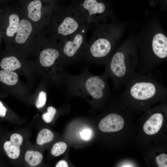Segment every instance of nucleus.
Masks as SVG:
<instances>
[{"label":"nucleus","mask_w":167,"mask_h":167,"mask_svg":"<svg viewBox=\"0 0 167 167\" xmlns=\"http://www.w3.org/2000/svg\"><path fill=\"white\" fill-rule=\"evenodd\" d=\"M108 79L105 72L101 75H93L85 67L79 75H72L66 72L63 83L66 92L70 95L88 96L99 100L111 94Z\"/></svg>","instance_id":"f257e3e1"},{"label":"nucleus","mask_w":167,"mask_h":167,"mask_svg":"<svg viewBox=\"0 0 167 167\" xmlns=\"http://www.w3.org/2000/svg\"><path fill=\"white\" fill-rule=\"evenodd\" d=\"M123 88L122 97L140 102L141 106L144 101L165 97L167 92V87L153 74L137 72Z\"/></svg>","instance_id":"f03ea898"},{"label":"nucleus","mask_w":167,"mask_h":167,"mask_svg":"<svg viewBox=\"0 0 167 167\" xmlns=\"http://www.w3.org/2000/svg\"><path fill=\"white\" fill-rule=\"evenodd\" d=\"M134 54L118 50L105 64V72L112 81L115 91L121 92L136 73L139 61Z\"/></svg>","instance_id":"7ed1b4c3"},{"label":"nucleus","mask_w":167,"mask_h":167,"mask_svg":"<svg viewBox=\"0 0 167 167\" xmlns=\"http://www.w3.org/2000/svg\"><path fill=\"white\" fill-rule=\"evenodd\" d=\"M86 25H89L78 8H61L54 12L45 32L58 41Z\"/></svg>","instance_id":"20e7f679"},{"label":"nucleus","mask_w":167,"mask_h":167,"mask_svg":"<svg viewBox=\"0 0 167 167\" xmlns=\"http://www.w3.org/2000/svg\"><path fill=\"white\" fill-rule=\"evenodd\" d=\"M44 45V47L39 55L40 64L49 79L63 83L66 72L64 69V65L58 41L49 37L47 38Z\"/></svg>","instance_id":"39448f33"},{"label":"nucleus","mask_w":167,"mask_h":167,"mask_svg":"<svg viewBox=\"0 0 167 167\" xmlns=\"http://www.w3.org/2000/svg\"><path fill=\"white\" fill-rule=\"evenodd\" d=\"M107 30L96 28L92 37L87 41L83 60L86 63L99 65L105 64L110 57L113 45L106 37Z\"/></svg>","instance_id":"423d86ee"},{"label":"nucleus","mask_w":167,"mask_h":167,"mask_svg":"<svg viewBox=\"0 0 167 167\" xmlns=\"http://www.w3.org/2000/svg\"><path fill=\"white\" fill-rule=\"evenodd\" d=\"M90 26L86 25L72 35L58 41V44L64 66L74 64L82 59Z\"/></svg>","instance_id":"0eeeda50"},{"label":"nucleus","mask_w":167,"mask_h":167,"mask_svg":"<svg viewBox=\"0 0 167 167\" xmlns=\"http://www.w3.org/2000/svg\"><path fill=\"white\" fill-rule=\"evenodd\" d=\"M20 20L19 16L17 13L0 9V34L6 43H9L13 39V37H15L19 28Z\"/></svg>","instance_id":"6e6552de"},{"label":"nucleus","mask_w":167,"mask_h":167,"mask_svg":"<svg viewBox=\"0 0 167 167\" xmlns=\"http://www.w3.org/2000/svg\"><path fill=\"white\" fill-rule=\"evenodd\" d=\"M42 3L40 0H34L27 6L28 17L33 23L39 22L41 29L48 28L54 12L53 9L42 10Z\"/></svg>","instance_id":"1a4fd4ad"},{"label":"nucleus","mask_w":167,"mask_h":167,"mask_svg":"<svg viewBox=\"0 0 167 167\" xmlns=\"http://www.w3.org/2000/svg\"><path fill=\"white\" fill-rule=\"evenodd\" d=\"M84 17L87 24L90 26L95 24L104 14L105 6L96 0H84L78 8Z\"/></svg>","instance_id":"9d476101"},{"label":"nucleus","mask_w":167,"mask_h":167,"mask_svg":"<svg viewBox=\"0 0 167 167\" xmlns=\"http://www.w3.org/2000/svg\"><path fill=\"white\" fill-rule=\"evenodd\" d=\"M124 125L123 118L115 113L108 114L100 122L99 129L104 132H115L121 130Z\"/></svg>","instance_id":"9b49d317"},{"label":"nucleus","mask_w":167,"mask_h":167,"mask_svg":"<svg viewBox=\"0 0 167 167\" xmlns=\"http://www.w3.org/2000/svg\"><path fill=\"white\" fill-rule=\"evenodd\" d=\"M152 49L159 65L167 57V38L164 34L159 33L153 37L152 42Z\"/></svg>","instance_id":"f8f14e48"},{"label":"nucleus","mask_w":167,"mask_h":167,"mask_svg":"<svg viewBox=\"0 0 167 167\" xmlns=\"http://www.w3.org/2000/svg\"><path fill=\"white\" fill-rule=\"evenodd\" d=\"M163 117L160 113L152 114L145 122L143 126L145 132L148 135L157 133L161 129L163 122Z\"/></svg>","instance_id":"ddd939ff"},{"label":"nucleus","mask_w":167,"mask_h":167,"mask_svg":"<svg viewBox=\"0 0 167 167\" xmlns=\"http://www.w3.org/2000/svg\"><path fill=\"white\" fill-rule=\"evenodd\" d=\"M0 66L3 70L14 71L19 69L21 64L16 57L10 56L4 57L2 58L0 62Z\"/></svg>","instance_id":"4468645a"},{"label":"nucleus","mask_w":167,"mask_h":167,"mask_svg":"<svg viewBox=\"0 0 167 167\" xmlns=\"http://www.w3.org/2000/svg\"><path fill=\"white\" fill-rule=\"evenodd\" d=\"M18 76L17 74L13 71L2 70L0 71V81L9 86H13L18 81Z\"/></svg>","instance_id":"2eb2a0df"},{"label":"nucleus","mask_w":167,"mask_h":167,"mask_svg":"<svg viewBox=\"0 0 167 167\" xmlns=\"http://www.w3.org/2000/svg\"><path fill=\"white\" fill-rule=\"evenodd\" d=\"M43 156L38 151L28 150L26 152L25 156V161L32 166H36L41 162Z\"/></svg>","instance_id":"dca6fc26"},{"label":"nucleus","mask_w":167,"mask_h":167,"mask_svg":"<svg viewBox=\"0 0 167 167\" xmlns=\"http://www.w3.org/2000/svg\"><path fill=\"white\" fill-rule=\"evenodd\" d=\"M3 148L6 154L10 158L15 159L19 157L20 153L19 146L10 141H6L4 143Z\"/></svg>","instance_id":"f3484780"},{"label":"nucleus","mask_w":167,"mask_h":167,"mask_svg":"<svg viewBox=\"0 0 167 167\" xmlns=\"http://www.w3.org/2000/svg\"><path fill=\"white\" fill-rule=\"evenodd\" d=\"M54 138L53 133L49 129L45 128L41 130L38 133L36 143L39 145L51 142Z\"/></svg>","instance_id":"a211bd4d"},{"label":"nucleus","mask_w":167,"mask_h":167,"mask_svg":"<svg viewBox=\"0 0 167 167\" xmlns=\"http://www.w3.org/2000/svg\"><path fill=\"white\" fill-rule=\"evenodd\" d=\"M67 148L66 144L62 142H59L54 144L51 150V153L53 156H58L63 154Z\"/></svg>","instance_id":"6ab92c4d"},{"label":"nucleus","mask_w":167,"mask_h":167,"mask_svg":"<svg viewBox=\"0 0 167 167\" xmlns=\"http://www.w3.org/2000/svg\"><path fill=\"white\" fill-rule=\"evenodd\" d=\"M56 112L55 108L53 106H49L47 108V112L42 115V119L46 123H50L53 120Z\"/></svg>","instance_id":"aec40b11"},{"label":"nucleus","mask_w":167,"mask_h":167,"mask_svg":"<svg viewBox=\"0 0 167 167\" xmlns=\"http://www.w3.org/2000/svg\"><path fill=\"white\" fill-rule=\"evenodd\" d=\"M47 99L46 92L44 91H41L38 95L37 100L36 101V105L37 108L41 109L45 105Z\"/></svg>","instance_id":"412c9836"},{"label":"nucleus","mask_w":167,"mask_h":167,"mask_svg":"<svg viewBox=\"0 0 167 167\" xmlns=\"http://www.w3.org/2000/svg\"><path fill=\"white\" fill-rule=\"evenodd\" d=\"M156 161L159 167H167V155L162 154L156 158Z\"/></svg>","instance_id":"4be33fe9"},{"label":"nucleus","mask_w":167,"mask_h":167,"mask_svg":"<svg viewBox=\"0 0 167 167\" xmlns=\"http://www.w3.org/2000/svg\"><path fill=\"white\" fill-rule=\"evenodd\" d=\"M10 141L12 143L20 147L22 145L23 139L20 134L15 133L11 135Z\"/></svg>","instance_id":"5701e85b"},{"label":"nucleus","mask_w":167,"mask_h":167,"mask_svg":"<svg viewBox=\"0 0 167 167\" xmlns=\"http://www.w3.org/2000/svg\"><path fill=\"white\" fill-rule=\"evenodd\" d=\"M81 138L85 141L89 140L93 136L92 131L90 129H85L80 132Z\"/></svg>","instance_id":"b1692460"},{"label":"nucleus","mask_w":167,"mask_h":167,"mask_svg":"<svg viewBox=\"0 0 167 167\" xmlns=\"http://www.w3.org/2000/svg\"><path fill=\"white\" fill-rule=\"evenodd\" d=\"M6 109L2 103L0 101V116L3 117L5 116Z\"/></svg>","instance_id":"393cba45"},{"label":"nucleus","mask_w":167,"mask_h":167,"mask_svg":"<svg viewBox=\"0 0 167 167\" xmlns=\"http://www.w3.org/2000/svg\"><path fill=\"white\" fill-rule=\"evenodd\" d=\"M56 167H68L67 162L64 160H61L58 161L56 165Z\"/></svg>","instance_id":"a878e982"},{"label":"nucleus","mask_w":167,"mask_h":167,"mask_svg":"<svg viewBox=\"0 0 167 167\" xmlns=\"http://www.w3.org/2000/svg\"><path fill=\"white\" fill-rule=\"evenodd\" d=\"M1 34H0V42H1Z\"/></svg>","instance_id":"bb28decb"}]
</instances>
